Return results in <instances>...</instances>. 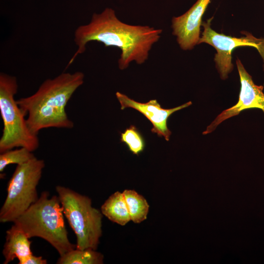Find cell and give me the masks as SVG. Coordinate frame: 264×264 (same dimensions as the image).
<instances>
[{"instance_id":"9a60e30c","label":"cell","mask_w":264,"mask_h":264,"mask_svg":"<svg viewBox=\"0 0 264 264\" xmlns=\"http://www.w3.org/2000/svg\"><path fill=\"white\" fill-rule=\"evenodd\" d=\"M35 157L32 152L23 147L15 150H10L0 153V172L2 173L8 165L13 164L21 165Z\"/></svg>"},{"instance_id":"2e32d148","label":"cell","mask_w":264,"mask_h":264,"mask_svg":"<svg viewBox=\"0 0 264 264\" xmlns=\"http://www.w3.org/2000/svg\"><path fill=\"white\" fill-rule=\"evenodd\" d=\"M120 141L127 145L133 154L136 155L142 153L145 147L143 136L133 125H131L123 132L121 133Z\"/></svg>"},{"instance_id":"7c38bea8","label":"cell","mask_w":264,"mask_h":264,"mask_svg":"<svg viewBox=\"0 0 264 264\" xmlns=\"http://www.w3.org/2000/svg\"><path fill=\"white\" fill-rule=\"evenodd\" d=\"M101 211L110 221L122 226L131 220L123 192L117 191L110 196L102 205Z\"/></svg>"},{"instance_id":"4fadbf2b","label":"cell","mask_w":264,"mask_h":264,"mask_svg":"<svg viewBox=\"0 0 264 264\" xmlns=\"http://www.w3.org/2000/svg\"><path fill=\"white\" fill-rule=\"evenodd\" d=\"M123 194L131 220L139 223L146 220L149 210V205L146 199L134 190H125Z\"/></svg>"},{"instance_id":"8992f818","label":"cell","mask_w":264,"mask_h":264,"mask_svg":"<svg viewBox=\"0 0 264 264\" xmlns=\"http://www.w3.org/2000/svg\"><path fill=\"white\" fill-rule=\"evenodd\" d=\"M45 166L36 157L17 165L7 187V196L0 210L1 223L14 222L39 198L37 187Z\"/></svg>"},{"instance_id":"8fae6325","label":"cell","mask_w":264,"mask_h":264,"mask_svg":"<svg viewBox=\"0 0 264 264\" xmlns=\"http://www.w3.org/2000/svg\"><path fill=\"white\" fill-rule=\"evenodd\" d=\"M29 239L22 229L15 224L7 230L2 250L3 264H8L16 258L19 262L32 254Z\"/></svg>"},{"instance_id":"277c9868","label":"cell","mask_w":264,"mask_h":264,"mask_svg":"<svg viewBox=\"0 0 264 264\" xmlns=\"http://www.w3.org/2000/svg\"><path fill=\"white\" fill-rule=\"evenodd\" d=\"M18 85L15 76L0 74V111L3 123L0 153L23 147L31 152L39 146L38 135L29 129L25 114L15 99Z\"/></svg>"},{"instance_id":"7a4b0ae2","label":"cell","mask_w":264,"mask_h":264,"mask_svg":"<svg viewBox=\"0 0 264 264\" xmlns=\"http://www.w3.org/2000/svg\"><path fill=\"white\" fill-rule=\"evenodd\" d=\"M80 71L63 72L53 79L45 80L33 95L17 100L25 114L30 131L38 135L48 128L72 129L73 122L66 111L70 98L84 83Z\"/></svg>"},{"instance_id":"9c48e42d","label":"cell","mask_w":264,"mask_h":264,"mask_svg":"<svg viewBox=\"0 0 264 264\" xmlns=\"http://www.w3.org/2000/svg\"><path fill=\"white\" fill-rule=\"evenodd\" d=\"M210 1L197 0L184 14L172 19L173 34L182 49L191 50L198 44L202 18Z\"/></svg>"},{"instance_id":"6da1fadb","label":"cell","mask_w":264,"mask_h":264,"mask_svg":"<svg viewBox=\"0 0 264 264\" xmlns=\"http://www.w3.org/2000/svg\"><path fill=\"white\" fill-rule=\"evenodd\" d=\"M162 32V29L148 25L126 23L118 18L112 8L107 7L101 13H93L88 23L76 29L74 42L78 48L67 67L85 51L88 43L93 41L121 50L118 61L121 70L126 69L132 62L141 65L148 60L150 50L160 39Z\"/></svg>"},{"instance_id":"3957f363","label":"cell","mask_w":264,"mask_h":264,"mask_svg":"<svg viewBox=\"0 0 264 264\" xmlns=\"http://www.w3.org/2000/svg\"><path fill=\"white\" fill-rule=\"evenodd\" d=\"M29 239L39 237L49 243L60 256L76 248L69 240L63 208L58 196L44 191L38 200L14 222Z\"/></svg>"},{"instance_id":"e0dca14e","label":"cell","mask_w":264,"mask_h":264,"mask_svg":"<svg viewBox=\"0 0 264 264\" xmlns=\"http://www.w3.org/2000/svg\"><path fill=\"white\" fill-rule=\"evenodd\" d=\"M47 261L41 256H35L33 254L19 262V264H46Z\"/></svg>"},{"instance_id":"52a82bcc","label":"cell","mask_w":264,"mask_h":264,"mask_svg":"<svg viewBox=\"0 0 264 264\" xmlns=\"http://www.w3.org/2000/svg\"><path fill=\"white\" fill-rule=\"evenodd\" d=\"M212 18L202 23L204 31L198 44L205 43L213 46L217 50L214 61L222 79H225L233 68L231 54L234 49L241 46L255 47L259 51L264 63V39L256 38L250 33L245 32V36L236 38L226 36L213 30L210 27Z\"/></svg>"},{"instance_id":"5bb4252c","label":"cell","mask_w":264,"mask_h":264,"mask_svg":"<svg viewBox=\"0 0 264 264\" xmlns=\"http://www.w3.org/2000/svg\"><path fill=\"white\" fill-rule=\"evenodd\" d=\"M90 248L84 250L75 248L60 256L57 264H102L104 256Z\"/></svg>"},{"instance_id":"ba28073f","label":"cell","mask_w":264,"mask_h":264,"mask_svg":"<svg viewBox=\"0 0 264 264\" xmlns=\"http://www.w3.org/2000/svg\"><path fill=\"white\" fill-rule=\"evenodd\" d=\"M236 65L239 72L241 89L239 100L233 107L223 110L207 127L202 134H207L214 131L224 120L238 115L242 111L249 109H259L264 112V87L253 82L252 77L244 68L241 61L237 59Z\"/></svg>"},{"instance_id":"30bf717a","label":"cell","mask_w":264,"mask_h":264,"mask_svg":"<svg viewBox=\"0 0 264 264\" xmlns=\"http://www.w3.org/2000/svg\"><path fill=\"white\" fill-rule=\"evenodd\" d=\"M116 96L121 105V109H133L144 115L153 124L151 129L159 137L163 136L169 141L171 132L167 127V121L174 112L185 108L192 104L189 101L178 107L170 109L162 108L156 100H151L147 103H140L130 98L125 94L116 92Z\"/></svg>"},{"instance_id":"5b68a950","label":"cell","mask_w":264,"mask_h":264,"mask_svg":"<svg viewBox=\"0 0 264 264\" xmlns=\"http://www.w3.org/2000/svg\"><path fill=\"white\" fill-rule=\"evenodd\" d=\"M56 191L64 216L75 234L76 248L96 250L102 233L101 211L92 206L89 198L69 188L57 186Z\"/></svg>"}]
</instances>
